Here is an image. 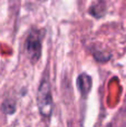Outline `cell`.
Segmentation results:
<instances>
[{
	"label": "cell",
	"instance_id": "obj_1",
	"mask_svg": "<svg viewBox=\"0 0 126 127\" xmlns=\"http://www.w3.org/2000/svg\"><path fill=\"white\" fill-rule=\"evenodd\" d=\"M37 105L40 114L45 118H49L53 112V97H51V88L50 84L47 77L41 80L37 92Z\"/></svg>",
	"mask_w": 126,
	"mask_h": 127
},
{
	"label": "cell",
	"instance_id": "obj_2",
	"mask_svg": "<svg viewBox=\"0 0 126 127\" xmlns=\"http://www.w3.org/2000/svg\"><path fill=\"white\" fill-rule=\"evenodd\" d=\"M26 53L31 63H36L39 60L41 55V37L38 30H31L28 33L26 39Z\"/></svg>",
	"mask_w": 126,
	"mask_h": 127
},
{
	"label": "cell",
	"instance_id": "obj_3",
	"mask_svg": "<svg viewBox=\"0 0 126 127\" xmlns=\"http://www.w3.org/2000/svg\"><path fill=\"white\" fill-rule=\"evenodd\" d=\"M77 87L80 94L84 97H86L92 89V78L86 74L79 75L77 78Z\"/></svg>",
	"mask_w": 126,
	"mask_h": 127
}]
</instances>
